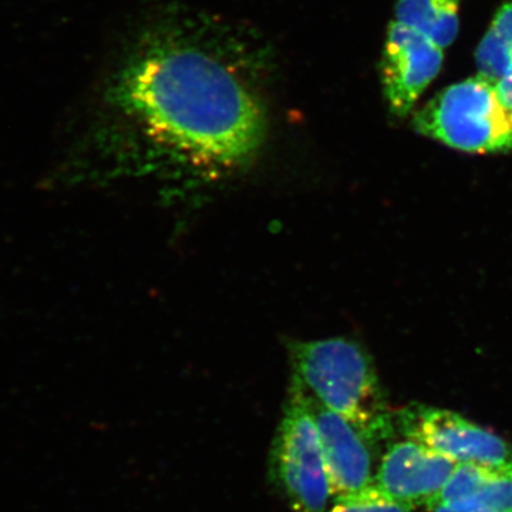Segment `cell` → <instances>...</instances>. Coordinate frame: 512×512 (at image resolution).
Instances as JSON below:
<instances>
[{"mask_svg": "<svg viewBox=\"0 0 512 512\" xmlns=\"http://www.w3.org/2000/svg\"><path fill=\"white\" fill-rule=\"evenodd\" d=\"M458 6L460 0H399L394 19L419 30L444 49L457 37Z\"/></svg>", "mask_w": 512, "mask_h": 512, "instance_id": "obj_9", "label": "cell"}, {"mask_svg": "<svg viewBox=\"0 0 512 512\" xmlns=\"http://www.w3.org/2000/svg\"><path fill=\"white\" fill-rule=\"evenodd\" d=\"M456 466L450 458L406 439L387 448L373 484L410 507L421 504L430 507Z\"/></svg>", "mask_w": 512, "mask_h": 512, "instance_id": "obj_7", "label": "cell"}, {"mask_svg": "<svg viewBox=\"0 0 512 512\" xmlns=\"http://www.w3.org/2000/svg\"><path fill=\"white\" fill-rule=\"evenodd\" d=\"M117 101L148 140L191 163L232 168L264 146V101L215 47L181 29L148 32Z\"/></svg>", "mask_w": 512, "mask_h": 512, "instance_id": "obj_1", "label": "cell"}, {"mask_svg": "<svg viewBox=\"0 0 512 512\" xmlns=\"http://www.w3.org/2000/svg\"><path fill=\"white\" fill-rule=\"evenodd\" d=\"M488 30L512 50V2L505 3L498 9Z\"/></svg>", "mask_w": 512, "mask_h": 512, "instance_id": "obj_12", "label": "cell"}, {"mask_svg": "<svg viewBox=\"0 0 512 512\" xmlns=\"http://www.w3.org/2000/svg\"><path fill=\"white\" fill-rule=\"evenodd\" d=\"M413 126L466 153L512 150V114L498 99L493 83L477 76L451 84L417 111Z\"/></svg>", "mask_w": 512, "mask_h": 512, "instance_id": "obj_3", "label": "cell"}, {"mask_svg": "<svg viewBox=\"0 0 512 512\" xmlns=\"http://www.w3.org/2000/svg\"><path fill=\"white\" fill-rule=\"evenodd\" d=\"M429 508L430 512H473L464 510V508L453 507V505L447 504H434Z\"/></svg>", "mask_w": 512, "mask_h": 512, "instance_id": "obj_14", "label": "cell"}, {"mask_svg": "<svg viewBox=\"0 0 512 512\" xmlns=\"http://www.w3.org/2000/svg\"><path fill=\"white\" fill-rule=\"evenodd\" d=\"M443 47L419 30L394 19L387 29L380 77L387 106L394 116L412 111L421 93L440 73Z\"/></svg>", "mask_w": 512, "mask_h": 512, "instance_id": "obj_6", "label": "cell"}, {"mask_svg": "<svg viewBox=\"0 0 512 512\" xmlns=\"http://www.w3.org/2000/svg\"><path fill=\"white\" fill-rule=\"evenodd\" d=\"M413 507L383 493L375 484L333 498L328 512H412Z\"/></svg>", "mask_w": 512, "mask_h": 512, "instance_id": "obj_11", "label": "cell"}, {"mask_svg": "<svg viewBox=\"0 0 512 512\" xmlns=\"http://www.w3.org/2000/svg\"><path fill=\"white\" fill-rule=\"evenodd\" d=\"M447 505L473 512H512V464L477 466L467 494Z\"/></svg>", "mask_w": 512, "mask_h": 512, "instance_id": "obj_10", "label": "cell"}, {"mask_svg": "<svg viewBox=\"0 0 512 512\" xmlns=\"http://www.w3.org/2000/svg\"><path fill=\"white\" fill-rule=\"evenodd\" d=\"M296 377L320 406L349 420L369 443L387 439L392 414L369 357L357 343L343 338L296 346Z\"/></svg>", "mask_w": 512, "mask_h": 512, "instance_id": "obj_2", "label": "cell"}, {"mask_svg": "<svg viewBox=\"0 0 512 512\" xmlns=\"http://www.w3.org/2000/svg\"><path fill=\"white\" fill-rule=\"evenodd\" d=\"M271 471L293 512H328L333 491L322 441L308 394L296 379L276 433Z\"/></svg>", "mask_w": 512, "mask_h": 512, "instance_id": "obj_4", "label": "cell"}, {"mask_svg": "<svg viewBox=\"0 0 512 512\" xmlns=\"http://www.w3.org/2000/svg\"><path fill=\"white\" fill-rule=\"evenodd\" d=\"M308 397L322 441L333 498L372 485V444L345 417L320 406L309 394Z\"/></svg>", "mask_w": 512, "mask_h": 512, "instance_id": "obj_8", "label": "cell"}, {"mask_svg": "<svg viewBox=\"0 0 512 512\" xmlns=\"http://www.w3.org/2000/svg\"><path fill=\"white\" fill-rule=\"evenodd\" d=\"M406 439L417 441L454 463L501 467L512 464V447L497 434L460 414L429 406H412L397 416Z\"/></svg>", "mask_w": 512, "mask_h": 512, "instance_id": "obj_5", "label": "cell"}, {"mask_svg": "<svg viewBox=\"0 0 512 512\" xmlns=\"http://www.w3.org/2000/svg\"><path fill=\"white\" fill-rule=\"evenodd\" d=\"M494 86L501 104L512 114V66Z\"/></svg>", "mask_w": 512, "mask_h": 512, "instance_id": "obj_13", "label": "cell"}]
</instances>
